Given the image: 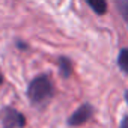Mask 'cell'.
I'll return each instance as SVG.
<instances>
[{
  "label": "cell",
  "instance_id": "1",
  "mask_svg": "<svg viewBox=\"0 0 128 128\" xmlns=\"http://www.w3.org/2000/svg\"><path fill=\"white\" fill-rule=\"evenodd\" d=\"M56 94L53 80L48 74H39L27 86V98L30 104L39 110L45 108Z\"/></svg>",
  "mask_w": 128,
  "mask_h": 128
},
{
  "label": "cell",
  "instance_id": "2",
  "mask_svg": "<svg viewBox=\"0 0 128 128\" xmlns=\"http://www.w3.org/2000/svg\"><path fill=\"white\" fill-rule=\"evenodd\" d=\"M0 122L3 128H24L26 116L14 107H3L0 110Z\"/></svg>",
  "mask_w": 128,
  "mask_h": 128
},
{
  "label": "cell",
  "instance_id": "3",
  "mask_svg": "<svg viewBox=\"0 0 128 128\" xmlns=\"http://www.w3.org/2000/svg\"><path fill=\"white\" fill-rule=\"evenodd\" d=\"M94 113H95L94 107H92L90 104L84 102V104H82L80 107H77V110L68 118L66 122H68L70 126H80V125L86 124V122L94 116Z\"/></svg>",
  "mask_w": 128,
  "mask_h": 128
},
{
  "label": "cell",
  "instance_id": "4",
  "mask_svg": "<svg viewBox=\"0 0 128 128\" xmlns=\"http://www.w3.org/2000/svg\"><path fill=\"white\" fill-rule=\"evenodd\" d=\"M57 66H59V72L63 78H70L72 76V62H71V59H68L65 56H60L57 59Z\"/></svg>",
  "mask_w": 128,
  "mask_h": 128
},
{
  "label": "cell",
  "instance_id": "5",
  "mask_svg": "<svg viewBox=\"0 0 128 128\" xmlns=\"http://www.w3.org/2000/svg\"><path fill=\"white\" fill-rule=\"evenodd\" d=\"M88 3V6L96 14V15H104L107 14L108 11V6H107V0H84Z\"/></svg>",
  "mask_w": 128,
  "mask_h": 128
},
{
  "label": "cell",
  "instance_id": "6",
  "mask_svg": "<svg viewBox=\"0 0 128 128\" xmlns=\"http://www.w3.org/2000/svg\"><path fill=\"white\" fill-rule=\"evenodd\" d=\"M118 66L119 70L128 77V48H122L118 54Z\"/></svg>",
  "mask_w": 128,
  "mask_h": 128
},
{
  "label": "cell",
  "instance_id": "7",
  "mask_svg": "<svg viewBox=\"0 0 128 128\" xmlns=\"http://www.w3.org/2000/svg\"><path fill=\"white\" fill-rule=\"evenodd\" d=\"M114 5H116L122 20L125 21V24L128 27V0H114Z\"/></svg>",
  "mask_w": 128,
  "mask_h": 128
},
{
  "label": "cell",
  "instance_id": "8",
  "mask_svg": "<svg viewBox=\"0 0 128 128\" xmlns=\"http://www.w3.org/2000/svg\"><path fill=\"white\" fill-rule=\"evenodd\" d=\"M119 128H128V114H125L120 120V126Z\"/></svg>",
  "mask_w": 128,
  "mask_h": 128
},
{
  "label": "cell",
  "instance_id": "9",
  "mask_svg": "<svg viewBox=\"0 0 128 128\" xmlns=\"http://www.w3.org/2000/svg\"><path fill=\"white\" fill-rule=\"evenodd\" d=\"M17 47H18V48H21V50H26V48H27V45H26V44H23V41H17Z\"/></svg>",
  "mask_w": 128,
  "mask_h": 128
},
{
  "label": "cell",
  "instance_id": "10",
  "mask_svg": "<svg viewBox=\"0 0 128 128\" xmlns=\"http://www.w3.org/2000/svg\"><path fill=\"white\" fill-rule=\"evenodd\" d=\"M3 83V74H2V71H0V84Z\"/></svg>",
  "mask_w": 128,
  "mask_h": 128
},
{
  "label": "cell",
  "instance_id": "11",
  "mask_svg": "<svg viewBox=\"0 0 128 128\" xmlns=\"http://www.w3.org/2000/svg\"><path fill=\"white\" fill-rule=\"evenodd\" d=\"M125 101H126V104H128V90H125Z\"/></svg>",
  "mask_w": 128,
  "mask_h": 128
}]
</instances>
